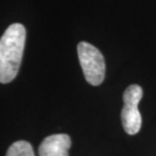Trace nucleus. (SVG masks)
Wrapping results in <instances>:
<instances>
[{"instance_id":"f257e3e1","label":"nucleus","mask_w":156,"mask_h":156,"mask_svg":"<svg viewBox=\"0 0 156 156\" xmlns=\"http://www.w3.org/2000/svg\"><path fill=\"white\" fill-rule=\"evenodd\" d=\"M27 39V30L21 23H12L0 40V82H11L20 70Z\"/></svg>"},{"instance_id":"f03ea898","label":"nucleus","mask_w":156,"mask_h":156,"mask_svg":"<svg viewBox=\"0 0 156 156\" xmlns=\"http://www.w3.org/2000/svg\"><path fill=\"white\" fill-rule=\"evenodd\" d=\"M77 53L85 80L93 86L101 84L105 75V63L99 50L89 43L80 42Z\"/></svg>"},{"instance_id":"7ed1b4c3","label":"nucleus","mask_w":156,"mask_h":156,"mask_svg":"<svg viewBox=\"0 0 156 156\" xmlns=\"http://www.w3.org/2000/svg\"><path fill=\"white\" fill-rule=\"evenodd\" d=\"M143 96V90L138 84L128 86L124 91V108L121 113L122 124L125 132L135 135L142 126V117L138 110V105Z\"/></svg>"},{"instance_id":"20e7f679","label":"nucleus","mask_w":156,"mask_h":156,"mask_svg":"<svg viewBox=\"0 0 156 156\" xmlns=\"http://www.w3.org/2000/svg\"><path fill=\"white\" fill-rule=\"evenodd\" d=\"M71 139L67 134H54L43 140L39 156H69Z\"/></svg>"},{"instance_id":"39448f33","label":"nucleus","mask_w":156,"mask_h":156,"mask_svg":"<svg viewBox=\"0 0 156 156\" xmlns=\"http://www.w3.org/2000/svg\"><path fill=\"white\" fill-rule=\"evenodd\" d=\"M6 156H35L33 146L24 140L12 143L6 152Z\"/></svg>"}]
</instances>
